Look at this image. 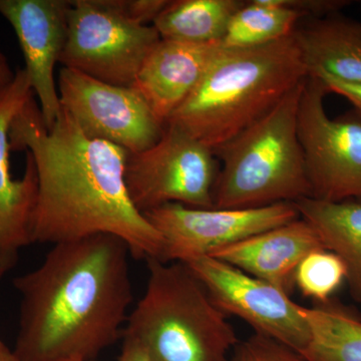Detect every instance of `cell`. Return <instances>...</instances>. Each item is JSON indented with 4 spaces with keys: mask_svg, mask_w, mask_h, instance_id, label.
<instances>
[{
    "mask_svg": "<svg viewBox=\"0 0 361 361\" xmlns=\"http://www.w3.org/2000/svg\"><path fill=\"white\" fill-rule=\"evenodd\" d=\"M9 140L11 151L30 154L37 170L32 243L104 233L122 238L132 257L161 259L160 233L128 195L126 149L90 139L63 108L49 129L35 97L14 118Z\"/></svg>",
    "mask_w": 361,
    "mask_h": 361,
    "instance_id": "cell-1",
    "label": "cell"
},
{
    "mask_svg": "<svg viewBox=\"0 0 361 361\" xmlns=\"http://www.w3.org/2000/svg\"><path fill=\"white\" fill-rule=\"evenodd\" d=\"M130 256L122 238L102 233L54 244L39 267L16 277L18 360H96L123 337L133 302Z\"/></svg>",
    "mask_w": 361,
    "mask_h": 361,
    "instance_id": "cell-2",
    "label": "cell"
},
{
    "mask_svg": "<svg viewBox=\"0 0 361 361\" xmlns=\"http://www.w3.org/2000/svg\"><path fill=\"white\" fill-rule=\"evenodd\" d=\"M308 77L294 33L262 47H221L167 123L186 130L215 153Z\"/></svg>",
    "mask_w": 361,
    "mask_h": 361,
    "instance_id": "cell-3",
    "label": "cell"
},
{
    "mask_svg": "<svg viewBox=\"0 0 361 361\" xmlns=\"http://www.w3.org/2000/svg\"><path fill=\"white\" fill-rule=\"evenodd\" d=\"M146 261V292L123 336L139 342L151 361H230L238 337L193 271L182 262Z\"/></svg>",
    "mask_w": 361,
    "mask_h": 361,
    "instance_id": "cell-4",
    "label": "cell"
},
{
    "mask_svg": "<svg viewBox=\"0 0 361 361\" xmlns=\"http://www.w3.org/2000/svg\"><path fill=\"white\" fill-rule=\"evenodd\" d=\"M304 82L215 152L221 166L214 208H258L310 198L298 134Z\"/></svg>",
    "mask_w": 361,
    "mask_h": 361,
    "instance_id": "cell-5",
    "label": "cell"
},
{
    "mask_svg": "<svg viewBox=\"0 0 361 361\" xmlns=\"http://www.w3.org/2000/svg\"><path fill=\"white\" fill-rule=\"evenodd\" d=\"M220 166L213 149L173 123L153 146L128 153L125 183L133 205L144 214L166 204L213 209Z\"/></svg>",
    "mask_w": 361,
    "mask_h": 361,
    "instance_id": "cell-6",
    "label": "cell"
},
{
    "mask_svg": "<svg viewBox=\"0 0 361 361\" xmlns=\"http://www.w3.org/2000/svg\"><path fill=\"white\" fill-rule=\"evenodd\" d=\"M160 40L153 25L128 20L110 0H75L59 63L106 84L132 87Z\"/></svg>",
    "mask_w": 361,
    "mask_h": 361,
    "instance_id": "cell-7",
    "label": "cell"
},
{
    "mask_svg": "<svg viewBox=\"0 0 361 361\" xmlns=\"http://www.w3.org/2000/svg\"><path fill=\"white\" fill-rule=\"evenodd\" d=\"M322 82L310 75L304 82L298 111L311 197L341 202L361 199V113L348 111L330 118Z\"/></svg>",
    "mask_w": 361,
    "mask_h": 361,
    "instance_id": "cell-8",
    "label": "cell"
},
{
    "mask_svg": "<svg viewBox=\"0 0 361 361\" xmlns=\"http://www.w3.org/2000/svg\"><path fill=\"white\" fill-rule=\"evenodd\" d=\"M164 240V262L187 263L299 219L294 203L258 208L199 209L166 204L144 213Z\"/></svg>",
    "mask_w": 361,
    "mask_h": 361,
    "instance_id": "cell-9",
    "label": "cell"
},
{
    "mask_svg": "<svg viewBox=\"0 0 361 361\" xmlns=\"http://www.w3.org/2000/svg\"><path fill=\"white\" fill-rule=\"evenodd\" d=\"M59 96L65 109L90 139L139 153L155 145L165 129L134 87L106 84L80 71L63 68Z\"/></svg>",
    "mask_w": 361,
    "mask_h": 361,
    "instance_id": "cell-10",
    "label": "cell"
},
{
    "mask_svg": "<svg viewBox=\"0 0 361 361\" xmlns=\"http://www.w3.org/2000/svg\"><path fill=\"white\" fill-rule=\"evenodd\" d=\"M226 315L238 316L255 334L302 355L310 341L307 322L284 291L219 259L200 257L185 263Z\"/></svg>",
    "mask_w": 361,
    "mask_h": 361,
    "instance_id": "cell-11",
    "label": "cell"
},
{
    "mask_svg": "<svg viewBox=\"0 0 361 361\" xmlns=\"http://www.w3.org/2000/svg\"><path fill=\"white\" fill-rule=\"evenodd\" d=\"M71 6L66 0H0V14L20 42L25 70L49 129L61 111L54 71L68 39Z\"/></svg>",
    "mask_w": 361,
    "mask_h": 361,
    "instance_id": "cell-12",
    "label": "cell"
},
{
    "mask_svg": "<svg viewBox=\"0 0 361 361\" xmlns=\"http://www.w3.org/2000/svg\"><path fill=\"white\" fill-rule=\"evenodd\" d=\"M33 94L25 68L0 96V279L18 263L20 251L32 244V222L37 199V175L26 153L25 174L13 179L11 172L9 130L18 114Z\"/></svg>",
    "mask_w": 361,
    "mask_h": 361,
    "instance_id": "cell-13",
    "label": "cell"
},
{
    "mask_svg": "<svg viewBox=\"0 0 361 361\" xmlns=\"http://www.w3.org/2000/svg\"><path fill=\"white\" fill-rule=\"evenodd\" d=\"M220 47V44L161 39L142 63L132 87L166 125L199 84Z\"/></svg>",
    "mask_w": 361,
    "mask_h": 361,
    "instance_id": "cell-14",
    "label": "cell"
},
{
    "mask_svg": "<svg viewBox=\"0 0 361 361\" xmlns=\"http://www.w3.org/2000/svg\"><path fill=\"white\" fill-rule=\"evenodd\" d=\"M325 247L312 226L299 218L226 247L211 257L289 294L295 287L294 276L301 261L310 252Z\"/></svg>",
    "mask_w": 361,
    "mask_h": 361,
    "instance_id": "cell-15",
    "label": "cell"
},
{
    "mask_svg": "<svg viewBox=\"0 0 361 361\" xmlns=\"http://www.w3.org/2000/svg\"><path fill=\"white\" fill-rule=\"evenodd\" d=\"M294 35L310 75L361 82V23L336 13L297 26Z\"/></svg>",
    "mask_w": 361,
    "mask_h": 361,
    "instance_id": "cell-16",
    "label": "cell"
},
{
    "mask_svg": "<svg viewBox=\"0 0 361 361\" xmlns=\"http://www.w3.org/2000/svg\"><path fill=\"white\" fill-rule=\"evenodd\" d=\"M327 250L341 258L351 296L361 304V199L326 202L304 198L294 203Z\"/></svg>",
    "mask_w": 361,
    "mask_h": 361,
    "instance_id": "cell-17",
    "label": "cell"
},
{
    "mask_svg": "<svg viewBox=\"0 0 361 361\" xmlns=\"http://www.w3.org/2000/svg\"><path fill=\"white\" fill-rule=\"evenodd\" d=\"M242 0L170 1L153 26L161 39L190 44H220Z\"/></svg>",
    "mask_w": 361,
    "mask_h": 361,
    "instance_id": "cell-18",
    "label": "cell"
},
{
    "mask_svg": "<svg viewBox=\"0 0 361 361\" xmlns=\"http://www.w3.org/2000/svg\"><path fill=\"white\" fill-rule=\"evenodd\" d=\"M299 312L310 330L304 360L361 361L360 318L330 300L312 308L299 305Z\"/></svg>",
    "mask_w": 361,
    "mask_h": 361,
    "instance_id": "cell-19",
    "label": "cell"
},
{
    "mask_svg": "<svg viewBox=\"0 0 361 361\" xmlns=\"http://www.w3.org/2000/svg\"><path fill=\"white\" fill-rule=\"evenodd\" d=\"M303 16L277 0L244 2L233 16L220 45L223 49H250L293 35Z\"/></svg>",
    "mask_w": 361,
    "mask_h": 361,
    "instance_id": "cell-20",
    "label": "cell"
},
{
    "mask_svg": "<svg viewBox=\"0 0 361 361\" xmlns=\"http://www.w3.org/2000/svg\"><path fill=\"white\" fill-rule=\"evenodd\" d=\"M348 271L339 256L327 249L310 252L295 271V286L305 297L320 304L329 302L331 296L346 281Z\"/></svg>",
    "mask_w": 361,
    "mask_h": 361,
    "instance_id": "cell-21",
    "label": "cell"
},
{
    "mask_svg": "<svg viewBox=\"0 0 361 361\" xmlns=\"http://www.w3.org/2000/svg\"><path fill=\"white\" fill-rule=\"evenodd\" d=\"M230 361H305L295 351L279 342L255 334L239 342Z\"/></svg>",
    "mask_w": 361,
    "mask_h": 361,
    "instance_id": "cell-22",
    "label": "cell"
},
{
    "mask_svg": "<svg viewBox=\"0 0 361 361\" xmlns=\"http://www.w3.org/2000/svg\"><path fill=\"white\" fill-rule=\"evenodd\" d=\"M169 2L168 0H110L111 6L118 13L142 25H153Z\"/></svg>",
    "mask_w": 361,
    "mask_h": 361,
    "instance_id": "cell-23",
    "label": "cell"
},
{
    "mask_svg": "<svg viewBox=\"0 0 361 361\" xmlns=\"http://www.w3.org/2000/svg\"><path fill=\"white\" fill-rule=\"evenodd\" d=\"M278 4L298 11L303 18H322L339 13L351 4L348 0H277Z\"/></svg>",
    "mask_w": 361,
    "mask_h": 361,
    "instance_id": "cell-24",
    "label": "cell"
},
{
    "mask_svg": "<svg viewBox=\"0 0 361 361\" xmlns=\"http://www.w3.org/2000/svg\"><path fill=\"white\" fill-rule=\"evenodd\" d=\"M310 75L317 78L322 82L327 94L332 92V94L344 97L348 99L349 103L353 104L355 110L361 113V82L338 80V78L331 77L322 71L310 73Z\"/></svg>",
    "mask_w": 361,
    "mask_h": 361,
    "instance_id": "cell-25",
    "label": "cell"
},
{
    "mask_svg": "<svg viewBox=\"0 0 361 361\" xmlns=\"http://www.w3.org/2000/svg\"><path fill=\"white\" fill-rule=\"evenodd\" d=\"M123 348L118 361H151L145 348L133 337L123 336Z\"/></svg>",
    "mask_w": 361,
    "mask_h": 361,
    "instance_id": "cell-26",
    "label": "cell"
},
{
    "mask_svg": "<svg viewBox=\"0 0 361 361\" xmlns=\"http://www.w3.org/2000/svg\"><path fill=\"white\" fill-rule=\"evenodd\" d=\"M16 78V71L11 68L6 54L0 49V96L6 92Z\"/></svg>",
    "mask_w": 361,
    "mask_h": 361,
    "instance_id": "cell-27",
    "label": "cell"
},
{
    "mask_svg": "<svg viewBox=\"0 0 361 361\" xmlns=\"http://www.w3.org/2000/svg\"><path fill=\"white\" fill-rule=\"evenodd\" d=\"M0 361H20L14 355L13 349L9 348L1 339H0Z\"/></svg>",
    "mask_w": 361,
    "mask_h": 361,
    "instance_id": "cell-28",
    "label": "cell"
},
{
    "mask_svg": "<svg viewBox=\"0 0 361 361\" xmlns=\"http://www.w3.org/2000/svg\"><path fill=\"white\" fill-rule=\"evenodd\" d=\"M80 361H97V360H80Z\"/></svg>",
    "mask_w": 361,
    "mask_h": 361,
    "instance_id": "cell-29",
    "label": "cell"
},
{
    "mask_svg": "<svg viewBox=\"0 0 361 361\" xmlns=\"http://www.w3.org/2000/svg\"><path fill=\"white\" fill-rule=\"evenodd\" d=\"M360 6H361V4H360Z\"/></svg>",
    "mask_w": 361,
    "mask_h": 361,
    "instance_id": "cell-30",
    "label": "cell"
}]
</instances>
